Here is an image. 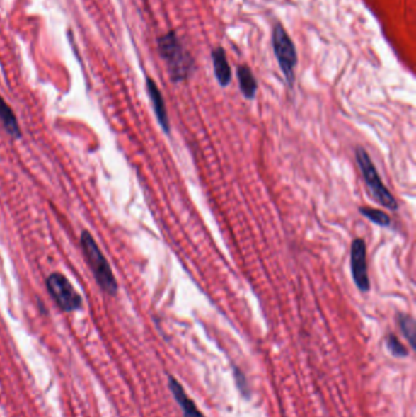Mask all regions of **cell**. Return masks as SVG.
Segmentation results:
<instances>
[{
	"label": "cell",
	"instance_id": "obj_1",
	"mask_svg": "<svg viewBox=\"0 0 416 417\" xmlns=\"http://www.w3.org/2000/svg\"><path fill=\"white\" fill-rule=\"evenodd\" d=\"M158 52L168 65V75L175 84L190 79L195 70V60L183 48L175 31H168L158 40Z\"/></svg>",
	"mask_w": 416,
	"mask_h": 417
},
{
	"label": "cell",
	"instance_id": "obj_2",
	"mask_svg": "<svg viewBox=\"0 0 416 417\" xmlns=\"http://www.w3.org/2000/svg\"><path fill=\"white\" fill-rule=\"evenodd\" d=\"M81 246L98 285L108 295H115L117 292V282L111 271L110 265L99 249L92 234L87 231H83L81 234Z\"/></svg>",
	"mask_w": 416,
	"mask_h": 417
},
{
	"label": "cell",
	"instance_id": "obj_3",
	"mask_svg": "<svg viewBox=\"0 0 416 417\" xmlns=\"http://www.w3.org/2000/svg\"><path fill=\"white\" fill-rule=\"evenodd\" d=\"M355 160L358 164L359 168L362 171L364 181L368 185L369 192L371 194L375 202H379L380 205L388 209V210H398V202L394 199L393 195L391 194L390 190L387 189L383 182L381 180L380 175L377 172L376 167L372 163L371 158L368 152L364 149L363 147H357L355 149Z\"/></svg>",
	"mask_w": 416,
	"mask_h": 417
},
{
	"label": "cell",
	"instance_id": "obj_4",
	"mask_svg": "<svg viewBox=\"0 0 416 417\" xmlns=\"http://www.w3.org/2000/svg\"><path fill=\"white\" fill-rule=\"evenodd\" d=\"M272 48L288 86L292 87L294 82V70L298 65L297 49L293 43L292 38L279 22L272 28Z\"/></svg>",
	"mask_w": 416,
	"mask_h": 417
},
{
	"label": "cell",
	"instance_id": "obj_5",
	"mask_svg": "<svg viewBox=\"0 0 416 417\" xmlns=\"http://www.w3.org/2000/svg\"><path fill=\"white\" fill-rule=\"evenodd\" d=\"M47 288L54 302L64 312H75L82 305L80 295L62 273H52L47 278Z\"/></svg>",
	"mask_w": 416,
	"mask_h": 417
},
{
	"label": "cell",
	"instance_id": "obj_6",
	"mask_svg": "<svg viewBox=\"0 0 416 417\" xmlns=\"http://www.w3.org/2000/svg\"><path fill=\"white\" fill-rule=\"evenodd\" d=\"M350 270L357 288L363 293L370 290L368 263H366V243L362 238H355L350 251Z\"/></svg>",
	"mask_w": 416,
	"mask_h": 417
},
{
	"label": "cell",
	"instance_id": "obj_7",
	"mask_svg": "<svg viewBox=\"0 0 416 417\" xmlns=\"http://www.w3.org/2000/svg\"><path fill=\"white\" fill-rule=\"evenodd\" d=\"M146 91H148V96L151 98V105L154 109L155 116L158 119L160 127L163 128V131L166 135H168L170 133V121H168L164 98H163V94L160 92L159 87L149 77L146 79Z\"/></svg>",
	"mask_w": 416,
	"mask_h": 417
},
{
	"label": "cell",
	"instance_id": "obj_8",
	"mask_svg": "<svg viewBox=\"0 0 416 417\" xmlns=\"http://www.w3.org/2000/svg\"><path fill=\"white\" fill-rule=\"evenodd\" d=\"M212 60H213L214 75L217 84L221 87L226 88L232 79V71L230 64L227 62L226 52L222 47L212 50Z\"/></svg>",
	"mask_w": 416,
	"mask_h": 417
},
{
	"label": "cell",
	"instance_id": "obj_9",
	"mask_svg": "<svg viewBox=\"0 0 416 417\" xmlns=\"http://www.w3.org/2000/svg\"><path fill=\"white\" fill-rule=\"evenodd\" d=\"M168 388L178 401V404L181 406L183 417H204L203 413H200L195 403L187 396L186 392L183 391L181 384L173 376L168 377Z\"/></svg>",
	"mask_w": 416,
	"mask_h": 417
},
{
	"label": "cell",
	"instance_id": "obj_10",
	"mask_svg": "<svg viewBox=\"0 0 416 417\" xmlns=\"http://www.w3.org/2000/svg\"><path fill=\"white\" fill-rule=\"evenodd\" d=\"M237 79H238L239 89L243 97L248 101H253L258 92V82L253 75L250 67L247 65H239L237 67Z\"/></svg>",
	"mask_w": 416,
	"mask_h": 417
},
{
	"label": "cell",
	"instance_id": "obj_11",
	"mask_svg": "<svg viewBox=\"0 0 416 417\" xmlns=\"http://www.w3.org/2000/svg\"><path fill=\"white\" fill-rule=\"evenodd\" d=\"M0 121H1L3 126H4L5 130L9 133L10 136L13 137V138H20L21 137L18 119L13 114L11 108L6 104V101L1 97H0Z\"/></svg>",
	"mask_w": 416,
	"mask_h": 417
},
{
	"label": "cell",
	"instance_id": "obj_12",
	"mask_svg": "<svg viewBox=\"0 0 416 417\" xmlns=\"http://www.w3.org/2000/svg\"><path fill=\"white\" fill-rule=\"evenodd\" d=\"M398 324L400 327V331L403 333L404 337L407 338L409 344L412 345V349H415L416 342V327L415 320L412 319L410 315L407 314H399Z\"/></svg>",
	"mask_w": 416,
	"mask_h": 417
},
{
	"label": "cell",
	"instance_id": "obj_13",
	"mask_svg": "<svg viewBox=\"0 0 416 417\" xmlns=\"http://www.w3.org/2000/svg\"><path fill=\"white\" fill-rule=\"evenodd\" d=\"M360 214L365 216L369 221H371L372 224L381 227H387L391 224L390 216L387 215L385 211L371 209V207H360Z\"/></svg>",
	"mask_w": 416,
	"mask_h": 417
},
{
	"label": "cell",
	"instance_id": "obj_14",
	"mask_svg": "<svg viewBox=\"0 0 416 417\" xmlns=\"http://www.w3.org/2000/svg\"><path fill=\"white\" fill-rule=\"evenodd\" d=\"M386 345L388 348V350L391 351V354L395 356V358H405V356H408L407 349L394 334L391 333L387 336Z\"/></svg>",
	"mask_w": 416,
	"mask_h": 417
},
{
	"label": "cell",
	"instance_id": "obj_15",
	"mask_svg": "<svg viewBox=\"0 0 416 417\" xmlns=\"http://www.w3.org/2000/svg\"><path fill=\"white\" fill-rule=\"evenodd\" d=\"M236 382L238 384L239 391L242 392V394L248 396V386H247V381L243 376V373L241 372L238 369L235 370Z\"/></svg>",
	"mask_w": 416,
	"mask_h": 417
}]
</instances>
